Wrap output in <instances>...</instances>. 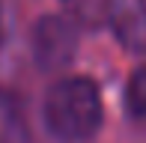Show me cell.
Returning <instances> with one entry per match:
<instances>
[{
    "instance_id": "6da1fadb",
    "label": "cell",
    "mask_w": 146,
    "mask_h": 143,
    "mask_svg": "<svg viewBox=\"0 0 146 143\" xmlns=\"http://www.w3.org/2000/svg\"><path fill=\"white\" fill-rule=\"evenodd\" d=\"M45 125L63 143L90 140L102 128V93L96 81L84 75L57 81L45 95Z\"/></svg>"
},
{
    "instance_id": "7a4b0ae2",
    "label": "cell",
    "mask_w": 146,
    "mask_h": 143,
    "mask_svg": "<svg viewBox=\"0 0 146 143\" xmlns=\"http://www.w3.org/2000/svg\"><path fill=\"white\" fill-rule=\"evenodd\" d=\"M78 48V33L72 18H60V15H45L36 24L33 33V51L42 69H60L75 57Z\"/></svg>"
},
{
    "instance_id": "3957f363",
    "label": "cell",
    "mask_w": 146,
    "mask_h": 143,
    "mask_svg": "<svg viewBox=\"0 0 146 143\" xmlns=\"http://www.w3.org/2000/svg\"><path fill=\"white\" fill-rule=\"evenodd\" d=\"M104 21L131 54H146V0H104Z\"/></svg>"
},
{
    "instance_id": "277c9868",
    "label": "cell",
    "mask_w": 146,
    "mask_h": 143,
    "mask_svg": "<svg viewBox=\"0 0 146 143\" xmlns=\"http://www.w3.org/2000/svg\"><path fill=\"white\" fill-rule=\"evenodd\" d=\"M27 125H24L21 101L12 93L0 89V143H24Z\"/></svg>"
},
{
    "instance_id": "5b68a950",
    "label": "cell",
    "mask_w": 146,
    "mask_h": 143,
    "mask_svg": "<svg viewBox=\"0 0 146 143\" xmlns=\"http://www.w3.org/2000/svg\"><path fill=\"white\" fill-rule=\"evenodd\" d=\"M125 107L131 116H146V66H137L125 83Z\"/></svg>"
},
{
    "instance_id": "8992f818",
    "label": "cell",
    "mask_w": 146,
    "mask_h": 143,
    "mask_svg": "<svg viewBox=\"0 0 146 143\" xmlns=\"http://www.w3.org/2000/svg\"><path fill=\"white\" fill-rule=\"evenodd\" d=\"M63 3L69 6L81 21H92L98 12L104 15V0H63Z\"/></svg>"
},
{
    "instance_id": "52a82bcc",
    "label": "cell",
    "mask_w": 146,
    "mask_h": 143,
    "mask_svg": "<svg viewBox=\"0 0 146 143\" xmlns=\"http://www.w3.org/2000/svg\"><path fill=\"white\" fill-rule=\"evenodd\" d=\"M0 45H3V24H0Z\"/></svg>"
}]
</instances>
